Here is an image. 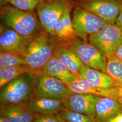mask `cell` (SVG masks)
<instances>
[{
    "label": "cell",
    "mask_w": 122,
    "mask_h": 122,
    "mask_svg": "<svg viewBox=\"0 0 122 122\" xmlns=\"http://www.w3.org/2000/svg\"><path fill=\"white\" fill-rule=\"evenodd\" d=\"M59 43L55 35L44 30L31 36L25 59L27 65L34 71V75L53 56Z\"/></svg>",
    "instance_id": "cell-1"
},
{
    "label": "cell",
    "mask_w": 122,
    "mask_h": 122,
    "mask_svg": "<svg viewBox=\"0 0 122 122\" xmlns=\"http://www.w3.org/2000/svg\"><path fill=\"white\" fill-rule=\"evenodd\" d=\"M0 16L5 26L21 35L31 36L44 30L35 11H24L6 5L1 8Z\"/></svg>",
    "instance_id": "cell-2"
},
{
    "label": "cell",
    "mask_w": 122,
    "mask_h": 122,
    "mask_svg": "<svg viewBox=\"0 0 122 122\" xmlns=\"http://www.w3.org/2000/svg\"><path fill=\"white\" fill-rule=\"evenodd\" d=\"M35 76L25 73L0 88V105L26 103L34 96Z\"/></svg>",
    "instance_id": "cell-3"
},
{
    "label": "cell",
    "mask_w": 122,
    "mask_h": 122,
    "mask_svg": "<svg viewBox=\"0 0 122 122\" xmlns=\"http://www.w3.org/2000/svg\"><path fill=\"white\" fill-rule=\"evenodd\" d=\"M34 76V96L64 101L70 96L71 92L69 89L60 80L43 74Z\"/></svg>",
    "instance_id": "cell-4"
},
{
    "label": "cell",
    "mask_w": 122,
    "mask_h": 122,
    "mask_svg": "<svg viewBox=\"0 0 122 122\" xmlns=\"http://www.w3.org/2000/svg\"><path fill=\"white\" fill-rule=\"evenodd\" d=\"M71 5H74L71 0L42 1L36 9L44 30L55 35L54 29L57 21L66 8Z\"/></svg>",
    "instance_id": "cell-5"
},
{
    "label": "cell",
    "mask_w": 122,
    "mask_h": 122,
    "mask_svg": "<svg viewBox=\"0 0 122 122\" xmlns=\"http://www.w3.org/2000/svg\"><path fill=\"white\" fill-rule=\"evenodd\" d=\"M88 41L106 56L113 55L122 43V30L115 25L106 24L89 36Z\"/></svg>",
    "instance_id": "cell-6"
},
{
    "label": "cell",
    "mask_w": 122,
    "mask_h": 122,
    "mask_svg": "<svg viewBox=\"0 0 122 122\" xmlns=\"http://www.w3.org/2000/svg\"><path fill=\"white\" fill-rule=\"evenodd\" d=\"M71 20L77 36L87 42L90 35L99 30L107 24L96 14L78 6H75Z\"/></svg>",
    "instance_id": "cell-7"
},
{
    "label": "cell",
    "mask_w": 122,
    "mask_h": 122,
    "mask_svg": "<svg viewBox=\"0 0 122 122\" xmlns=\"http://www.w3.org/2000/svg\"><path fill=\"white\" fill-rule=\"evenodd\" d=\"M66 44L78 55L86 66L106 73L107 57L96 47L78 38Z\"/></svg>",
    "instance_id": "cell-8"
},
{
    "label": "cell",
    "mask_w": 122,
    "mask_h": 122,
    "mask_svg": "<svg viewBox=\"0 0 122 122\" xmlns=\"http://www.w3.org/2000/svg\"><path fill=\"white\" fill-rule=\"evenodd\" d=\"M78 6L96 14L108 24L115 25L122 6V0H71Z\"/></svg>",
    "instance_id": "cell-9"
},
{
    "label": "cell",
    "mask_w": 122,
    "mask_h": 122,
    "mask_svg": "<svg viewBox=\"0 0 122 122\" xmlns=\"http://www.w3.org/2000/svg\"><path fill=\"white\" fill-rule=\"evenodd\" d=\"M102 96L92 94L71 92L70 96L63 101L64 107L71 111L96 117V105Z\"/></svg>",
    "instance_id": "cell-10"
},
{
    "label": "cell",
    "mask_w": 122,
    "mask_h": 122,
    "mask_svg": "<svg viewBox=\"0 0 122 122\" xmlns=\"http://www.w3.org/2000/svg\"><path fill=\"white\" fill-rule=\"evenodd\" d=\"M0 32V52H14L26 56L31 36L21 35L11 29H4Z\"/></svg>",
    "instance_id": "cell-11"
},
{
    "label": "cell",
    "mask_w": 122,
    "mask_h": 122,
    "mask_svg": "<svg viewBox=\"0 0 122 122\" xmlns=\"http://www.w3.org/2000/svg\"><path fill=\"white\" fill-rule=\"evenodd\" d=\"M27 108L36 115L57 114L65 108L63 101L34 96L26 103Z\"/></svg>",
    "instance_id": "cell-12"
},
{
    "label": "cell",
    "mask_w": 122,
    "mask_h": 122,
    "mask_svg": "<svg viewBox=\"0 0 122 122\" xmlns=\"http://www.w3.org/2000/svg\"><path fill=\"white\" fill-rule=\"evenodd\" d=\"M67 86L72 93L92 94L102 97H109L117 101V95L114 87L103 89L94 87L79 75L76 76L74 80Z\"/></svg>",
    "instance_id": "cell-13"
},
{
    "label": "cell",
    "mask_w": 122,
    "mask_h": 122,
    "mask_svg": "<svg viewBox=\"0 0 122 122\" xmlns=\"http://www.w3.org/2000/svg\"><path fill=\"white\" fill-rule=\"evenodd\" d=\"M53 56L76 76L79 75L81 69L85 66L78 55L65 43L58 44Z\"/></svg>",
    "instance_id": "cell-14"
},
{
    "label": "cell",
    "mask_w": 122,
    "mask_h": 122,
    "mask_svg": "<svg viewBox=\"0 0 122 122\" xmlns=\"http://www.w3.org/2000/svg\"><path fill=\"white\" fill-rule=\"evenodd\" d=\"M40 74L55 77L66 85L71 83L76 77V75L71 73L66 66L54 56L36 75Z\"/></svg>",
    "instance_id": "cell-15"
},
{
    "label": "cell",
    "mask_w": 122,
    "mask_h": 122,
    "mask_svg": "<svg viewBox=\"0 0 122 122\" xmlns=\"http://www.w3.org/2000/svg\"><path fill=\"white\" fill-rule=\"evenodd\" d=\"M73 8V5H71L66 8L55 27L54 35L60 42L67 43L78 38L71 18V12Z\"/></svg>",
    "instance_id": "cell-16"
},
{
    "label": "cell",
    "mask_w": 122,
    "mask_h": 122,
    "mask_svg": "<svg viewBox=\"0 0 122 122\" xmlns=\"http://www.w3.org/2000/svg\"><path fill=\"white\" fill-rule=\"evenodd\" d=\"M96 117L99 122H106L122 113V105L107 97H101L96 105Z\"/></svg>",
    "instance_id": "cell-17"
},
{
    "label": "cell",
    "mask_w": 122,
    "mask_h": 122,
    "mask_svg": "<svg viewBox=\"0 0 122 122\" xmlns=\"http://www.w3.org/2000/svg\"><path fill=\"white\" fill-rule=\"evenodd\" d=\"M0 114L11 122H32L36 116L29 111L26 103L1 105Z\"/></svg>",
    "instance_id": "cell-18"
},
{
    "label": "cell",
    "mask_w": 122,
    "mask_h": 122,
    "mask_svg": "<svg viewBox=\"0 0 122 122\" xmlns=\"http://www.w3.org/2000/svg\"><path fill=\"white\" fill-rule=\"evenodd\" d=\"M79 75L86 79L92 86L103 89H110L115 86V83L106 73L88 67L85 65Z\"/></svg>",
    "instance_id": "cell-19"
},
{
    "label": "cell",
    "mask_w": 122,
    "mask_h": 122,
    "mask_svg": "<svg viewBox=\"0 0 122 122\" xmlns=\"http://www.w3.org/2000/svg\"><path fill=\"white\" fill-rule=\"evenodd\" d=\"M34 71L26 64L0 68V88L19 76L25 73L34 74Z\"/></svg>",
    "instance_id": "cell-20"
},
{
    "label": "cell",
    "mask_w": 122,
    "mask_h": 122,
    "mask_svg": "<svg viewBox=\"0 0 122 122\" xmlns=\"http://www.w3.org/2000/svg\"><path fill=\"white\" fill-rule=\"evenodd\" d=\"M106 57V73L113 80L115 85L122 84V60L113 55Z\"/></svg>",
    "instance_id": "cell-21"
},
{
    "label": "cell",
    "mask_w": 122,
    "mask_h": 122,
    "mask_svg": "<svg viewBox=\"0 0 122 122\" xmlns=\"http://www.w3.org/2000/svg\"><path fill=\"white\" fill-rule=\"evenodd\" d=\"M57 115L66 122H99L96 116L75 112L64 108Z\"/></svg>",
    "instance_id": "cell-22"
},
{
    "label": "cell",
    "mask_w": 122,
    "mask_h": 122,
    "mask_svg": "<svg viewBox=\"0 0 122 122\" xmlns=\"http://www.w3.org/2000/svg\"><path fill=\"white\" fill-rule=\"evenodd\" d=\"M23 64L27 65L24 56L14 52H0V68Z\"/></svg>",
    "instance_id": "cell-23"
},
{
    "label": "cell",
    "mask_w": 122,
    "mask_h": 122,
    "mask_svg": "<svg viewBox=\"0 0 122 122\" xmlns=\"http://www.w3.org/2000/svg\"><path fill=\"white\" fill-rule=\"evenodd\" d=\"M41 0H7L8 3L24 11H34Z\"/></svg>",
    "instance_id": "cell-24"
},
{
    "label": "cell",
    "mask_w": 122,
    "mask_h": 122,
    "mask_svg": "<svg viewBox=\"0 0 122 122\" xmlns=\"http://www.w3.org/2000/svg\"><path fill=\"white\" fill-rule=\"evenodd\" d=\"M57 114H48L36 115L32 122H62Z\"/></svg>",
    "instance_id": "cell-25"
},
{
    "label": "cell",
    "mask_w": 122,
    "mask_h": 122,
    "mask_svg": "<svg viewBox=\"0 0 122 122\" xmlns=\"http://www.w3.org/2000/svg\"><path fill=\"white\" fill-rule=\"evenodd\" d=\"M114 89L117 96V101L122 105V84L116 85Z\"/></svg>",
    "instance_id": "cell-26"
},
{
    "label": "cell",
    "mask_w": 122,
    "mask_h": 122,
    "mask_svg": "<svg viewBox=\"0 0 122 122\" xmlns=\"http://www.w3.org/2000/svg\"><path fill=\"white\" fill-rule=\"evenodd\" d=\"M115 25L122 30V6L115 21Z\"/></svg>",
    "instance_id": "cell-27"
},
{
    "label": "cell",
    "mask_w": 122,
    "mask_h": 122,
    "mask_svg": "<svg viewBox=\"0 0 122 122\" xmlns=\"http://www.w3.org/2000/svg\"><path fill=\"white\" fill-rule=\"evenodd\" d=\"M112 55L122 60V43L117 48L116 52Z\"/></svg>",
    "instance_id": "cell-28"
},
{
    "label": "cell",
    "mask_w": 122,
    "mask_h": 122,
    "mask_svg": "<svg viewBox=\"0 0 122 122\" xmlns=\"http://www.w3.org/2000/svg\"><path fill=\"white\" fill-rule=\"evenodd\" d=\"M106 122H122V113H119Z\"/></svg>",
    "instance_id": "cell-29"
},
{
    "label": "cell",
    "mask_w": 122,
    "mask_h": 122,
    "mask_svg": "<svg viewBox=\"0 0 122 122\" xmlns=\"http://www.w3.org/2000/svg\"><path fill=\"white\" fill-rule=\"evenodd\" d=\"M0 122H11L9 119L4 116L0 115Z\"/></svg>",
    "instance_id": "cell-30"
},
{
    "label": "cell",
    "mask_w": 122,
    "mask_h": 122,
    "mask_svg": "<svg viewBox=\"0 0 122 122\" xmlns=\"http://www.w3.org/2000/svg\"><path fill=\"white\" fill-rule=\"evenodd\" d=\"M42 1H50L52 0H41Z\"/></svg>",
    "instance_id": "cell-31"
},
{
    "label": "cell",
    "mask_w": 122,
    "mask_h": 122,
    "mask_svg": "<svg viewBox=\"0 0 122 122\" xmlns=\"http://www.w3.org/2000/svg\"><path fill=\"white\" fill-rule=\"evenodd\" d=\"M62 122H65V121H63H63H62Z\"/></svg>",
    "instance_id": "cell-32"
},
{
    "label": "cell",
    "mask_w": 122,
    "mask_h": 122,
    "mask_svg": "<svg viewBox=\"0 0 122 122\" xmlns=\"http://www.w3.org/2000/svg\"></svg>",
    "instance_id": "cell-33"
}]
</instances>
